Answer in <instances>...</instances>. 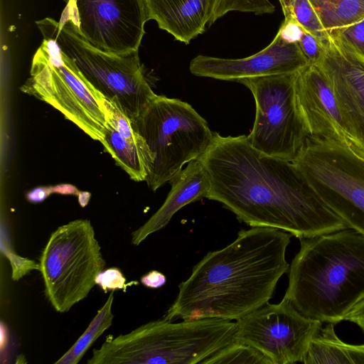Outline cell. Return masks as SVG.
Returning <instances> with one entry per match:
<instances>
[{"mask_svg":"<svg viewBox=\"0 0 364 364\" xmlns=\"http://www.w3.org/2000/svg\"><path fill=\"white\" fill-rule=\"evenodd\" d=\"M199 159L210 182L206 198L250 227L277 228L299 239L348 228L292 161L262 153L245 135L213 133Z\"/></svg>","mask_w":364,"mask_h":364,"instance_id":"1","label":"cell"},{"mask_svg":"<svg viewBox=\"0 0 364 364\" xmlns=\"http://www.w3.org/2000/svg\"><path fill=\"white\" fill-rule=\"evenodd\" d=\"M292 235L282 230H242L225 247L209 252L178 285L164 318L239 320L267 304L289 271L287 248Z\"/></svg>","mask_w":364,"mask_h":364,"instance_id":"2","label":"cell"},{"mask_svg":"<svg viewBox=\"0 0 364 364\" xmlns=\"http://www.w3.org/2000/svg\"><path fill=\"white\" fill-rule=\"evenodd\" d=\"M299 241L283 299L322 323L345 321L364 299V235L346 228Z\"/></svg>","mask_w":364,"mask_h":364,"instance_id":"3","label":"cell"},{"mask_svg":"<svg viewBox=\"0 0 364 364\" xmlns=\"http://www.w3.org/2000/svg\"><path fill=\"white\" fill-rule=\"evenodd\" d=\"M237 323L219 318H164L108 336L87 364H196L235 341Z\"/></svg>","mask_w":364,"mask_h":364,"instance_id":"4","label":"cell"},{"mask_svg":"<svg viewBox=\"0 0 364 364\" xmlns=\"http://www.w3.org/2000/svg\"><path fill=\"white\" fill-rule=\"evenodd\" d=\"M36 23L43 37L54 39L92 87L131 121L157 96L145 77L138 52L118 54L99 49L64 19L47 17Z\"/></svg>","mask_w":364,"mask_h":364,"instance_id":"5","label":"cell"},{"mask_svg":"<svg viewBox=\"0 0 364 364\" xmlns=\"http://www.w3.org/2000/svg\"><path fill=\"white\" fill-rule=\"evenodd\" d=\"M144 139L152 164L146 179L156 191L199 159L210 147L213 133L205 119L188 103L158 95L131 121Z\"/></svg>","mask_w":364,"mask_h":364,"instance_id":"6","label":"cell"},{"mask_svg":"<svg viewBox=\"0 0 364 364\" xmlns=\"http://www.w3.org/2000/svg\"><path fill=\"white\" fill-rule=\"evenodd\" d=\"M292 162L348 228L364 235V152L309 136Z\"/></svg>","mask_w":364,"mask_h":364,"instance_id":"7","label":"cell"},{"mask_svg":"<svg viewBox=\"0 0 364 364\" xmlns=\"http://www.w3.org/2000/svg\"><path fill=\"white\" fill-rule=\"evenodd\" d=\"M30 74L21 91L50 105L92 139L102 141L108 122L103 96L54 39L43 38Z\"/></svg>","mask_w":364,"mask_h":364,"instance_id":"8","label":"cell"},{"mask_svg":"<svg viewBox=\"0 0 364 364\" xmlns=\"http://www.w3.org/2000/svg\"><path fill=\"white\" fill-rule=\"evenodd\" d=\"M105 260L91 222L77 219L53 231L40 257L39 270L48 301L65 313L85 299Z\"/></svg>","mask_w":364,"mask_h":364,"instance_id":"9","label":"cell"},{"mask_svg":"<svg viewBox=\"0 0 364 364\" xmlns=\"http://www.w3.org/2000/svg\"><path fill=\"white\" fill-rule=\"evenodd\" d=\"M296 73L241 79L256 105L250 144L267 155L292 161L310 132L299 106Z\"/></svg>","mask_w":364,"mask_h":364,"instance_id":"10","label":"cell"},{"mask_svg":"<svg viewBox=\"0 0 364 364\" xmlns=\"http://www.w3.org/2000/svg\"><path fill=\"white\" fill-rule=\"evenodd\" d=\"M236 323L235 341L255 348L273 364L302 363L323 324L304 316L284 299L267 303Z\"/></svg>","mask_w":364,"mask_h":364,"instance_id":"11","label":"cell"},{"mask_svg":"<svg viewBox=\"0 0 364 364\" xmlns=\"http://www.w3.org/2000/svg\"><path fill=\"white\" fill-rule=\"evenodd\" d=\"M61 19L105 51L138 52L149 21L144 0H65Z\"/></svg>","mask_w":364,"mask_h":364,"instance_id":"12","label":"cell"},{"mask_svg":"<svg viewBox=\"0 0 364 364\" xmlns=\"http://www.w3.org/2000/svg\"><path fill=\"white\" fill-rule=\"evenodd\" d=\"M309 65L298 43L285 42L278 33L265 48L251 56L228 59L199 55L190 63L191 73L220 80L296 73Z\"/></svg>","mask_w":364,"mask_h":364,"instance_id":"13","label":"cell"},{"mask_svg":"<svg viewBox=\"0 0 364 364\" xmlns=\"http://www.w3.org/2000/svg\"><path fill=\"white\" fill-rule=\"evenodd\" d=\"M316 65L331 87L353 145L364 152V63L331 40Z\"/></svg>","mask_w":364,"mask_h":364,"instance_id":"14","label":"cell"},{"mask_svg":"<svg viewBox=\"0 0 364 364\" xmlns=\"http://www.w3.org/2000/svg\"><path fill=\"white\" fill-rule=\"evenodd\" d=\"M295 87L310 136L353 145L331 87L316 65L297 73Z\"/></svg>","mask_w":364,"mask_h":364,"instance_id":"15","label":"cell"},{"mask_svg":"<svg viewBox=\"0 0 364 364\" xmlns=\"http://www.w3.org/2000/svg\"><path fill=\"white\" fill-rule=\"evenodd\" d=\"M171 188L160 208L140 228L132 233L131 242L139 245L151 234L164 228L173 215L185 205L206 198L210 182L208 173L198 159L173 178Z\"/></svg>","mask_w":364,"mask_h":364,"instance_id":"16","label":"cell"},{"mask_svg":"<svg viewBox=\"0 0 364 364\" xmlns=\"http://www.w3.org/2000/svg\"><path fill=\"white\" fill-rule=\"evenodd\" d=\"M148 19L186 44L204 32L210 0H144Z\"/></svg>","mask_w":364,"mask_h":364,"instance_id":"17","label":"cell"},{"mask_svg":"<svg viewBox=\"0 0 364 364\" xmlns=\"http://www.w3.org/2000/svg\"><path fill=\"white\" fill-rule=\"evenodd\" d=\"M302 363L364 364V344L343 341L336 333L335 324L326 323L312 339Z\"/></svg>","mask_w":364,"mask_h":364,"instance_id":"18","label":"cell"},{"mask_svg":"<svg viewBox=\"0 0 364 364\" xmlns=\"http://www.w3.org/2000/svg\"><path fill=\"white\" fill-rule=\"evenodd\" d=\"M122 169L135 181H145L151 166L152 159L147 146L134 143L122 136L107 123L100 141Z\"/></svg>","mask_w":364,"mask_h":364,"instance_id":"19","label":"cell"},{"mask_svg":"<svg viewBox=\"0 0 364 364\" xmlns=\"http://www.w3.org/2000/svg\"><path fill=\"white\" fill-rule=\"evenodd\" d=\"M331 38L338 30L364 19V0H309Z\"/></svg>","mask_w":364,"mask_h":364,"instance_id":"20","label":"cell"},{"mask_svg":"<svg viewBox=\"0 0 364 364\" xmlns=\"http://www.w3.org/2000/svg\"><path fill=\"white\" fill-rule=\"evenodd\" d=\"M113 301L114 291H111L106 302L98 310L83 334L55 364H77L80 362L92 343L112 325Z\"/></svg>","mask_w":364,"mask_h":364,"instance_id":"21","label":"cell"},{"mask_svg":"<svg viewBox=\"0 0 364 364\" xmlns=\"http://www.w3.org/2000/svg\"><path fill=\"white\" fill-rule=\"evenodd\" d=\"M285 19H294L316 36L326 47L331 38L323 28L309 0H279Z\"/></svg>","mask_w":364,"mask_h":364,"instance_id":"22","label":"cell"},{"mask_svg":"<svg viewBox=\"0 0 364 364\" xmlns=\"http://www.w3.org/2000/svg\"><path fill=\"white\" fill-rule=\"evenodd\" d=\"M258 363L273 364L259 350L247 344L234 341L206 359L202 364Z\"/></svg>","mask_w":364,"mask_h":364,"instance_id":"23","label":"cell"},{"mask_svg":"<svg viewBox=\"0 0 364 364\" xmlns=\"http://www.w3.org/2000/svg\"><path fill=\"white\" fill-rule=\"evenodd\" d=\"M274 6L269 0H210V26L229 11L249 12L255 14H272Z\"/></svg>","mask_w":364,"mask_h":364,"instance_id":"24","label":"cell"},{"mask_svg":"<svg viewBox=\"0 0 364 364\" xmlns=\"http://www.w3.org/2000/svg\"><path fill=\"white\" fill-rule=\"evenodd\" d=\"M331 40L364 63V19L336 31Z\"/></svg>","mask_w":364,"mask_h":364,"instance_id":"25","label":"cell"},{"mask_svg":"<svg viewBox=\"0 0 364 364\" xmlns=\"http://www.w3.org/2000/svg\"><path fill=\"white\" fill-rule=\"evenodd\" d=\"M1 240L5 241L4 248H1V252H4L6 257L9 259L12 267V279L14 281L19 280L23 276L26 274L32 269L39 270V264L31 260L28 258H24L16 255L11 249V240L8 230L1 226Z\"/></svg>","mask_w":364,"mask_h":364,"instance_id":"26","label":"cell"},{"mask_svg":"<svg viewBox=\"0 0 364 364\" xmlns=\"http://www.w3.org/2000/svg\"><path fill=\"white\" fill-rule=\"evenodd\" d=\"M298 45L309 65H317L325 53V46L316 36L304 31Z\"/></svg>","mask_w":364,"mask_h":364,"instance_id":"27","label":"cell"},{"mask_svg":"<svg viewBox=\"0 0 364 364\" xmlns=\"http://www.w3.org/2000/svg\"><path fill=\"white\" fill-rule=\"evenodd\" d=\"M96 284L106 293L107 290L124 289L126 279L122 272L116 267L102 271L96 278Z\"/></svg>","mask_w":364,"mask_h":364,"instance_id":"28","label":"cell"},{"mask_svg":"<svg viewBox=\"0 0 364 364\" xmlns=\"http://www.w3.org/2000/svg\"><path fill=\"white\" fill-rule=\"evenodd\" d=\"M305 30L294 19H285L281 25L278 34L287 43H298Z\"/></svg>","mask_w":364,"mask_h":364,"instance_id":"29","label":"cell"},{"mask_svg":"<svg viewBox=\"0 0 364 364\" xmlns=\"http://www.w3.org/2000/svg\"><path fill=\"white\" fill-rule=\"evenodd\" d=\"M166 282V277L161 272L156 270L148 272L141 278L143 285L154 289L162 287Z\"/></svg>","mask_w":364,"mask_h":364,"instance_id":"30","label":"cell"},{"mask_svg":"<svg viewBox=\"0 0 364 364\" xmlns=\"http://www.w3.org/2000/svg\"><path fill=\"white\" fill-rule=\"evenodd\" d=\"M345 321L355 323L364 333V299L354 306Z\"/></svg>","mask_w":364,"mask_h":364,"instance_id":"31","label":"cell"},{"mask_svg":"<svg viewBox=\"0 0 364 364\" xmlns=\"http://www.w3.org/2000/svg\"><path fill=\"white\" fill-rule=\"evenodd\" d=\"M50 193L52 187H38L26 194L27 200L31 203H41L43 201Z\"/></svg>","mask_w":364,"mask_h":364,"instance_id":"32","label":"cell"},{"mask_svg":"<svg viewBox=\"0 0 364 364\" xmlns=\"http://www.w3.org/2000/svg\"><path fill=\"white\" fill-rule=\"evenodd\" d=\"M52 193L75 194L78 196L80 191L75 186L70 184H60L52 187Z\"/></svg>","mask_w":364,"mask_h":364,"instance_id":"33","label":"cell"},{"mask_svg":"<svg viewBox=\"0 0 364 364\" xmlns=\"http://www.w3.org/2000/svg\"><path fill=\"white\" fill-rule=\"evenodd\" d=\"M90 198V193L88 192H80L78 194V201L82 207L87 205Z\"/></svg>","mask_w":364,"mask_h":364,"instance_id":"34","label":"cell"}]
</instances>
